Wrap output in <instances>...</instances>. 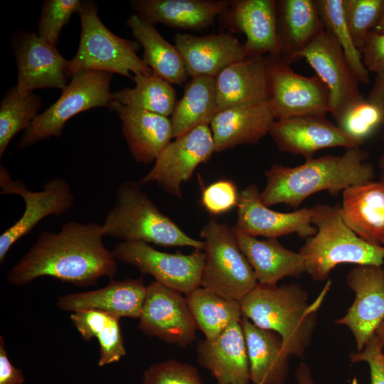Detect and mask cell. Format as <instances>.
I'll return each mask as SVG.
<instances>
[{"mask_svg": "<svg viewBox=\"0 0 384 384\" xmlns=\"http://www.w3.org/2000/svg\"><path fill=\"white\" fill-rule=\"evenodd\" d=\"M102 225L75 220L63 224L58 232L43 231L35 243L8 272L14 286L27 284L48 276L77 286L95 284L102 277L112 279L117 260L104 245Z\"/></svg>", "mask_w": 384, "mask_h": 384, "instance_id": "cell-1", "label": "cell"}, {"mask_svg": "<svg viewBox=\"0 0 384 384\" xmlns=\"http://www.w3.org/2000/svg\"><path fill=\"white\" fill-rule=\"evenodd\" d=\"M369 154L360 148L342 155H324L289 167L277 164L265 171L266 184L260 200L267 207L286 204L296 210L311 195L326 191L334 196L350 186L374 180Z\"/></svg>", "mask_w": 384, "mask_h": 384, "instance_id": "cell-2", "label": "cell"}, {"mask_svg": "<svg viewBox=\"0 0 384 384\" xmlns=\"http://www.w3.org/2000/svg\"><path fill=\"white\" fill-rule=\"evenodd\" d=\"M328 281L313 303L296 283L277 286L258 282L240 301L242 316L256 326L273 331L282 341L289 356L303 358L316 326V315L330 289Z\"/></svg>", "mask_w": 384, "mask_h": 384, "instance_id": "cell-3", "label": "cell"}, {"mask_svg": "<svg viewBox=\"0 0 384 384\" xmlns=\"http://www.w3.org/2000/svg\"><path fill=\"white\" fill-rule=\"evenodd\" d=\"M311 210L316 233L306 238L299 252L313 280H326L342 263L384 265V246L370 244L358 236L343 221L339 205L319 203Z\"/></svg>", "mask_w": 384, "mask_h": 384, "instance_id": "cell-4", "label": "cell"}, {"mask_svg": "<svg viewBox=\"0 0 384 384\" xmlns=\"http://www.w3.org/2000/svg\"><path fill=\"white\" fill-rule=\"evenodd\" d=\"M105 235L121 241H142L164 247L188 246L204 250L203 240L187 235L160 211L139 182L126 180L117 190L113 206L102 224Z\"/></svg>", "mask_w": 384, "mask_h": 384, "instance_id": "cell-5", "label": "cell"}, {"mask_svg": "<svg viewBox=\"0 0 384 384\" xmlns=\"http://www.w3.org/2000/svg\"><path fill=\"white\" fill-rule=\"evenodd\" d=\"M81 34L78 50L65 70L66 76L87 70L116 73L133 80L134 75H150L151 70L140 58L137 42L122 38L101 21L95 3L82 1L78 12Z\"/></svg>", "mask_w": 384, "mask_h": 384, "instance_id": "cell-6", "label": "cell"}, {"mask_svg": "<svg viewBox=\"0 0 384 384\" xmlns=\"http://www.w3.org/2000/svg\"><path fill=\"white\" fill-rule=\"evenodd\" d=\"M201 236L206 255L201 287L240 302L258 282L240 248L234 227L212 220L204 225Z\"/></svg>", "mask_w": 384, "mask_h": 384, "instance_id": "cell-7", "label": "cell"}, {"mask_svg": "<svg viewBox=\"0 0 384 384\" xmlns=\"http://www.w3.org/2000/svg\"><path fill=\"white\" fill-rule=\"evenodd\" d=\"M113 73L87 70L72 75L59 99L38 114L24 130L18 149L32 146L51 137H60L67 121L75 114L96 107H109L110 85Z\"/></svg>", "mask_w": 384, "mask_h": 384, "instance_id": "cell-8", "label": "cell"}, {"mask_svg": "<svg viewBox=\"0 0 384 384\" xmlns=\"http://www.w3.org/2000/svg\"><path fill=\"white\" fill-rule=\"evenodd\" d=\"M117 261L132 265L142 273L187 296L201 287L206 252L190 254L161 252L142 241H120L112 250Z\"/></svg>", "mask_w": 384, "mask_h": 384, "instance_id": "cell-9", "label": "cell"}, {"mask_svg": "<svg viewBox=\"0 0 384 384\" xmlns=\"http://www.w3.org/2000/svg\"><path fill=\"white\" fill-rule=\"evenodd\" d=\"M269 101L275 119L297 116L326 117L329 112V92L316 74L297 73L280 56L266 55Z\"/></svg>", "mask_w": 384, "mask_h": 384, "instance_id": "cell-10", "label": "cell"}, {"mask_svg": "<svg viewBox=\"0 0 384 384\" xmlns=\"http://www.w3.org/2000/svg\"><path fill=\"white\" fill-rule=\"evenodd\" d=\"M0 193L15 194L23 200L25 208L20 218L0 236V262L11 247L29 233L47 216L61 215L71 209L74 196L68 183L60 178L48 180L41 191H30L21 180H14L9 171L0 166Z\"/></svg>", "mask_w": 384, "mask_h": 384, "instance_id": "cell-11", "label": "cell"}, {"mask_svg": "<svg viewBox=\"0 0 384 384\" xmlns=\"http://www.w3.org/2000/svg\"><path fill=\"white\" fill-rule=\"evenodd\" d=\"M214 152L210 125L198 126L171 141L139 182L141 185L155 183L167 193L181 198L182 183L188 181L197 166L207 162Z\"/></svg>", "mask_w": 384, "mask_h": 384, "instance_id": "cell-12", "label": "cell"}, {"mask_svg": "<svg viewBox=\"0 0 384 384\" xmlns=\"http://www.w3.org/2000/svg\"><path fill=\"white\" fill-rule=\"evenodd\" d=\"M139 329L149 336L186 347L196 339L197 329L181 293L157 281L146 286Z\"/></svg>", "mask_w": 384, "mask_h": 384, "instance_id": "cell-13", "label": "cell"}, {"mask_svg": "<svg viewBox=\"0 0 384 384\" xmlns=\"http://www.w3.org/2000/svg\"><path fill=\"white\" fill-rule=\"evenodd\" d=\"M346 283L356 297L345 316L334 322L351 330L360 352L384 321V267L358 265L347 274Z\"/></svg>", "mask_w": 384, "mask_h": 384, "instance_id": "cell-14", "label": "cell"}, {"mask_svg": "<svg viewBox=\"0 0 384 384\" xmlns=\"http://www.w3.org/2000/svg\"><path fill=\"white\" fill-rule=\"evenodd\" d=\"M329 92V113L336 119L351 104L363 97L359 82L333 36L324 31L302 53Z\"/></svg>", "mask_w": 384, "mask_h": 384, "instance_id": "cell-15", "label": "cell"}, {"mask_svg": "<svg viewBox=\"0 0 384 384\" xmlns=\"http://www.w3.org/2000/svg\"><path fill=\"white\" fill-rule=\"evenodd\" d=\"M228 33H241L247 58L280 56L275 0H232L217 18Z\"/></svg>", "mask_w": 384, "mask_h": 384, "instance_id": "cell-16", "label": "cell"}, {"mask_svg": "<svg viewBox=\"0 0 384 384\" xmlns=\"http://www.w3.org/2000/svg\"><path fill=\"white\" fill-rule=\"evenodd\" d=\"M255 184H250L240 191L237 206V220L234 228L246 235L277 238L297 233L308 238L316 233L312 224L311 208H302L292 212L273 210L264 205Z\"/></svg>", "mask_w": 384, "mask_h": 384, "instance_id": "cell-17", "label": "cell"}, {"mask_svg": "<svg viewBox=\"0 0 384 384\" xmlns=\"http://www.w3.org/2000/svg\"><path fill=\"white\" fill-rule=\"evenodd\" d=\"M18 69L16 87L26 95L36 89L63 90L67 85L65 70L69 63L55 46L34 31L21 32L13 43Z\"/></svg>", "mask_w": 384, "mask_h": 384, "instance_id": "cell-18", "label": "cell"}, {"mask_svg": "<svg viewBox=\"0 0 384 384\" xmlns=\"http://www.w3.org/2000/svg\"><path fill=\"white\" fill-rule=\"evenodd\" d=\"M269 134L280 151L302 156L305 160L314 158L321 149H349L362 145L324 117L297 116L276 119Z\"/></svg>", "mask_w": 384, "mask_h": 384, "instance_id": "cell-19", "label": "cell"}, {"mask_svg": "<svg viewBox=\"0 0 384 384\" xmlns=\"http://www.w3.org/2000/svg\"><path fill=\"white\" fill-rule=\"evenodd\" d=\"M174 42L191 78H215L228 66L247 58L243 44L228 32L202 36L176 33Z\"/></svg>", "mask_w": 384, "mask_h": 384, "instance_id": "cell-20", "label": "cell"}, {"mask_svg": "<svg viewBox=\"0 0 384 384\" xmlns=\"http://www.w3.org/2000/svg\"><path fill=\"white\" fill-rule=\"evenodd\" d=\"M198 361L209 370L217 384H249L250 365L240 321L228 326L213 340L198 343Z\"/></svg>", "mask_w": 384, "mask_h": 384, "instance_id": "cell-21", "label": "cell"}, {"mask_svg": "<svg viewBox=\"0 0 384 384\" xmlns=\"http://www.w3.org/2000/svg\"><path fill=\"white\" fill-rule=\"evenodd\" d=\"M122 120V130L130 153L138 163L155 161L173 137L169 117L111 100L108 107Z\"/></svg>", "mask_w": 384, "mask_h": 384, "instance_id": "cell-22", "label": "cell"}, {"mask_svg": "<svg viewBox=\"0 0 384 384\" xmlns=\"http://www.w3.org/2000/svg\"><path fill=\"white\" fill-rule=\"evenodd\" d=\"M146 286L142 278L116 281L111 279L103 288L58 297L57 306L75 312L98 310L118 319L139 318L146 297Z\"/></svg>", "mask_w": 384, "mask_h": 384, "instance_id": "cell-23", "label": "cell"}, {"mask_svg": "<svg viewBox=\"0 0 384 384\" xmlns=\"http://www.w3.org/2000/svg\"><path fill=\"white\" fill-rule=\"evenodd\" d=\"M275 120L269 100L219 112L210 124L215 152L256 144L269 134Z\"/></svg>", "mask_w": 384, "mask_h": 384, "instance_id": "cell-24", "label": "cell"}, {"mask_svg": "<svg viewBox=\"0 0 384 384\" xmlns=\"http://www.w3.org/2000/svg\"><path fill=\"white\" fill-rule=\"evenodd\" d=\"M215 79L218 112L269 100L266 55L246 58L235 63Z\"/></svg>", "mask_w": 384, "mask_h": 384, "instance_id": "cell-25", "label": "cell"}, {"mask_svg": "<svg viewBox=\"0 0 384 384\" xmlns=\"http://www.w3.org/2000/svg\"><path fill=\"white\" fill-rule=\"evenodd\" d=\"M227 0H133L132 9L155 25L201 31L208 28L230 5Z\"/></svg>", "mask_w": 384, "mask_h": 384, "instance_id": "cell-26", "label": "cell"}, {"mask_svg": "<svg viewBox=\"0 0 384 384\" xmlns=\"http://www.w3.org/2000/svg\"><path fill=\"white\" fill-rule=\"evenodd\" d=\"M341 216L345 223L370 244L384 245V180L370 181L343 191Z\"/></svg>", "mask_w": 384, "mask_h": 384, "instance_id": "cell-27", "label": "cell"}, {"mask_svg": "<svg viewBox=\"0 0 384 384\" xmlns=\"http://www.w3.org/2000/svg\"><path fill=\"white\" fill-rule=\"evenodd\" d=\"M280 57L289 64L324 31L316 0H277Z\"/></svg>", "mask_w": 384, "mask_h": 384, "instance_id": "cell-28", "label": "cell"}, {"mask_svg": "<svg viewBox=\"0 0 384 384\" xmlns=\"http://www.w3.org/2000/svg\"><path fill=\"white\" fill-rule=\"evenodd\" d=\"M243 332L254 384H284L289 370V355L276 332L260 328L242 316Z\"/></svg>", "mask_w": 384, "mask_h": 384, "instance_id": "cell-29", "label": "cell"}, {"mask_svg": "<svg viewBox=\"0 0 384 384\" xmlns=\"http://www.w3.org/2000/svg\"><path fill=\"white\" fill-rule=\"evenodd\" d=\"M234 229L240 248L258 282L277 284L285 277H299L306 272L302 255L286 248L276 238L259 240Z\"/></svg>", "mask_w": 384, "mask_h": 384, "instance_id": "cell-30", "label": "cell"}, {"mask_svg": "<svg viewBox=\"0 0 384 384\" xmlns=\"http://www.w3.org/2000/svg\"><path fill=\"white\" fill-rule=\"evenodd\" d=\"M127 26L143 47L142 60L153 74L171 84L186 82L189 75L179 51L161 36L154 24L134 14L127 19Z\"/></svg>", "mask_w": 384, "mask_h": 384, "instance_id": "cell-31", "label": "cell"}, {"mask_svg": "<svg viewBox=\"0 0 384 384\" xmlns=\"http://www.w3.org/2000/svg\"><path fill=\"white\" fill-rule=\"evenodd\" d=\"M218 113L215 79L191 78L170 117L174 139L198 126L210 125Z\"/></svg>", "mask_w": 384, "mask_h": 384, "instance_id": "cell-32", "label": "cell"}, {"mask_svg": "<svg viewBox=\"0 0 384 384\" xmlns=\"http://www.w3.org/2000/svg\"><path fill=\"white\" fill-rule=\"evenodd\" d=\"M186 299L196 327L208 340L218 337L228 326L240 321V302L226 299L210 289L199 287Z\"/></svg>", "mask_w": 384, "mask_h": 384, "instance_id": "cell-33", "label": "cell"}, {"mask_svg": "<svg viewBox=\"0 0 384 384\" xmlns=\"http://www.w3.org/2000/svg\"><path fill=\"white\" fill-rule=\"evenodd\" d=\"M119 319L98 310L78 311L70 315V320L84 340L97 339L99 366L117 362L126 354Z\"/></svg>", "mask_w": 384, "mask_h": 384, "instance_id": "cell-34", "label": "cell"}, {"mask_svg": "<svg viewBox=\"0 0 384 384\" xmlns=\"http://www.w3.org/2000/svg\"><path fill=\"white\" fill-rule=\"evenodd\" d=\"M135 86L110 94L111 100L165 117H171L177 103L171 84L160 77L139 74L133 76Z\"/></svg>", "mask_w": 384, "mask_h": 384, "instance_id": "cell-35", "label": "cell"}, {"mask_svg": "<svg viewBox=\"0 0 384 384\" xmlns=\"http://www.w3.org/2000/svg\"><path fill=\"white\" fill-rule=\"evenodd\" d=\"M41 105V98L33 92L22 95L16 86L8 90L0 106L1 159L12 138L30 126Z\"/></svg>", "mask_w": 384, "mask_h": 384, "instance_id": "cell-36", "label": "cell"}, {"mask_svg": "<svg viewBox=\"0 0 384 384\" xmlns=\"http://www.w3.org/2000/svg\"><path fill=\"white\" fill-rule=\"evenodd\" d=\"M324 29L329 31L342 48L359 83H370V73L362 60L361 52L355 46L345 18L342 0H316Z\"/></svg>", "mask_w": 384, "mask_h": 384, "instance_id": "cell-37", "label": "cell"}, {"mask_svg": "<svg viewBox=\"0 0 384 384\" xmlns=\"http://www.w3.org/2000/svg\"><path fill=\"white\" fill-rule=\"evenodd\" d=\"M335 119L338 128L363 145L383 126L384 107L363 98L345 108Z\"/></svg>", "mask_w": 384, "mask_h": 384, "instance_id": "cell-38", "label": "cell"}, {"mask_svg": "<svg viewBox=\"0 0 384 384\" xmlns=\"http://www.w3.org/2000/svg\"><path fill=\"white\" fill-rule=\"evenodd\" d=\"M343 9L352 39L361 51L366 38L378 23L384 0H342Z\"/></svg>", "mask_w": 384, "mask_h": 384, "instance_id": "cell-39", "label": "cell"}, {"mask_svg": "<svg viewBox=\"0 0 384 384\" xmlns=\"http://www.w3.org/2000/svg\"><path fill=\"white\" fill-rule=\"evenodd\" d=\"M82 4L80 0L44 1L38 23V35L55 46L62 28L69 23L74 13L78 14Z\"/></svg>", "mask_w": 384, "mask_h": 384, "instance_id": "cell-40", "label": "cell"}, {"mask_svg": "<svg viewBox=\"0 0 384 384\" xmlns=\"http://www.w3.org/2000/svg\"><path fill=\"white\" fill-rule=\"evenodd\" d=\"M364 66L369 73L375 74V79L368 100L378 105H384V35L370 31L361 50Z\"/></svg>", "mask_w": 384, "mask_h": 384, "instance_id": "cell-41", "label": "cell"}, {"mask_svg": "<svg viewBox=\"0 0 384 384\" xmlns=\"http://www.w3.org/2000/svg\"><path fill=\"white\" fill-rule=\"evenodd\" d=\"M142 384H203L191 364L169 360L151 365L143 374Z\"/></svg>", "mask_w": 384, "mask_h": 384, "instance_id": "cell-42", "label": "cell"}, {"mask_svg": "<svg viewBox=\"0 0 384 384\" xmlns=\"http://www.w3.org/2000/svg\"><path fill=\"white\" fill-rule=\"evenodd\" d=\"M239 193L233 181L220 179L203 191L201 203L210 214L221 215L238 206Z\"/></svg>", "mask_w": 384, "mask_h": 384, "instance_id": "cell-43", "label": "cell"}, {"mask_svg": "<svg viewBox=\"0 0 384 384\" xmlns=\"http://www.w3.org/2000/svg\"><path fill=\"white\" fill-rule=\"evenodd\" d=\"M384 321L376 330L364 348L351 356V362H366L370 368V384H384Z\"/></svg>", "mask_w": 384, "mask_h": 384, "instance_id": "cell-44", "label": "cell"}, {"mask_svg": "<svg viewBox=\"0 0 384 384\" xmlns=\"http://www.w3.org/2000/svg\"><path fill=\"white\" fill-rule=\"evenodd\" d=\"M24 377L22 370L11 363L4 347L3 337L0 336V384H22Z\"/></svg>", "mask_w": 384, "mask_h": 384, "instance_id": "cell-45", "label": "cell"}, {"mask_svg": "<svg viewBox=\"0 0 384 384\" xmlns=\"http://www.w3.org/2000/svg\"><path fill=\"white\" fill-rule=\"evenodd\" d=\"M295 378L298 384H316L310 368L304 363L299 364L295 373Z\"/></svg>", "mask_w": 384, "mask_h": 384, "instance_id": "cell-46", "label": "cell"}, {"mask_svg": "<svg viewBox=\"0 0 384 384\" xmlns=\"http://www.w3.org/2000/svg\"><path fill=\"white\" fill-rule=\"evenodd\" d=\"M371 31H373V33L378 35H380V36L384 35V11L382 14V16L378 23Z\"/></svg>", "mask_w": 384, "mask_h": 384, "instance_id": "cell-47", "label": "cell"}, {"mask_svg": "<svg viewBox=\"0 0 384 384\" xmlns=\"http://www.w3.org/2000/svg\"><path fill=\"white\" fill-rule=\"evenodd\" d=\"M383 107H384V105H383ZM383 127H384V120H383ZM382 139H383V149L378 159V166L381 171V174H384V132L383 134Z\"/></svg>", "mask_w": 384, "mask_h": 384, "instance_id": "cell-48", "label": "cell"}, {"mask_svg": "<svg viewBox=\"0 0 384 384\" xmlns=\"http://www.w3.org/2000/svg\"><path fill=\"white\" fill-rule=\"evenodd\" d=\"M380 178L384 180V174H380Z\"/></svg>", "mask_w": 384, "mask_h": 384, "instance_id": "cell-49", "label": "cell"}, {"mask_svg": "<svg viewBox=\"0 0 384 384\" xmlns=\"http://www.w3.org/2000/svg\"><path fill=\"white\" fill-rule=\"evenodd\" d=\"M383 361H384V353H383Z\"/></svg>", "mask_w": 384, "mask_h": 384, "instance_id": "cell-50", "label": "cell"}]
</instances>
